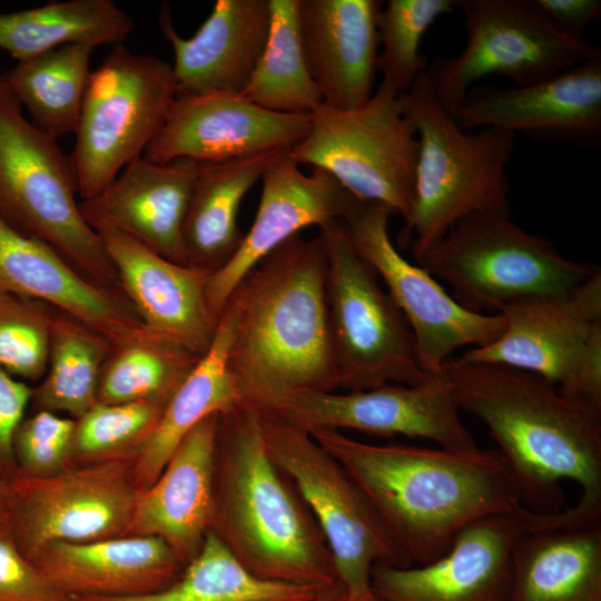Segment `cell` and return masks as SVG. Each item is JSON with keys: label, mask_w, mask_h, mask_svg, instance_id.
<instances>
[{"label": "cell", "mask_w": 601, "mask_h": 601, "mask_svg": "<svg viewBox=\"0 0 601 601\" xmlns=\"http://www.w3.org/2000/svg\"><path fill=\"white\" fill-rule=\"evenodd\" d=\"M353 477L411 564L431 563L459 534L522 504L496 450L371 444L343 432H307Z\"/></svg>", "instance_id": "obj_1"}, {"label": "cell", "mask_w": 601, "mask_h": 601, "mask_svg": "<svg viewBox=\"0 0 601 601\" xmlns=\"http://www.w3.org/2000/svg\"><path fill=\"white\" fill-rule=\"evenodd\" d=\"M437 375L460 412L487 428L534 513L562 510L563 480L582 490L577 506L601 511V408L561 393L544 378L499 364L451 357Z\"/></svg>", "instance_id": "obj_2"}, {"label": "cell", "mask_w": 601, "mask_h": 601, "mask_svg": "<svg viewBox=\"0 0 601 601\" xmlns=\"http://www.w3.org/2000/svg\"><path fill=\"white\" fill-rule=\"evenodd\" d=\"M326 272L321 234L312 239L297 234L230 295L235 322L227 363L243 405L273 413L293 395L339 388Z\"/></svg>", "instance_id": "obj_3"}, {"label": "cell", "mask_w": 601, "mask_h": 601, "mask_svg": "<svg viewBox=\"0 0 601 601\" xmlns=\"http://www.w3.org/2000/svg\"><path fill=\"white\" fill-rule=\"evenodd\" d=\"M210 530L255 577L322 588L338 580L323 532L269 456L258 411L219 415Z\"/></svg>", "instance_id": "obj_4"}, {"label": "cell", "mask_w": 601, "mask_h": 601, "mask_svg": "<svg viewBox=\"0 0 601 601\" xmlns=\"http://www.w3.org/2000/svg\"><path fill=\"white\" fill-rule=\"evenodd\" d=\"M398 97L418 141L412 205L398 237L415 258L471 214H510L506 166L515 135L462 129L435 97L426 71Z\"/></svg>", "instance_id": "obj_5"}, {"label": "cell", "mask_w": 601, "mask_h": 601, "mask_svg": "<svg viewBox=\"0 0 601 601\" xmlns=\"http://www.w3.org/2000/svg\"><path fill=\"white\" fill-rule=\"evenodd\" d=\"M70 157L37 127L0 75V215L55 249L91 283L122 294L98 234L85 220Z\"/></svg>", "instance_id": "obj_6"}, {"label": "cell", "mask_w": 601, "mask_h": 601, "mask_svg": "<svg viewBox=\"0 0 601 601\" xmlns=\"http://www.w3.org/2000/svg\"><path fill=\"white\" fill-rule=\"evenodd\" d=\"M469 311L500 314L532 297L565 293L599 267L561 255L504 213H474L414 258Z\"/></svg>", "instance_id": "obj_7"}, {"label": "cell", "mask_w": 601, "mask_h": 601, "mask_svg": "<svg viewBox=\"0 0 601 601\" xmlns=\"http://www.w3.org/2000/svg\"><path fill=\"white\" fill-rule=\"evenodd\" d=\"M176 97L171 63L114 46L90 73L69 155L81 200L98 195L144 155Z\"/></svg>", "instance_id": "obj_8"}, {"label": "cell", "mask_w": 601, "mask_h": 601, "mask_svg": "<svg viewBox=\"0 0 601 601\" xmlns=\"http://www.w3.org/2000/svg\"><path fill=\"white\" fill-rule=\"evenodd\" d=\"M319 229L326 250L328 318L339 388L362 391L428 381L434 375L420 365L405 316L355 250L342 220Z\"/></svg>", "instance_id": "obj_9"}, {"label": "cell", "mask_w": 601, "mask_h": 601, "mask_svg": "<svg viewBox=\"0 0 601 601\" xmlns=\"http://www.w3.org/2000/svg\"><path fill=\"white\" fill-rule=\"evenodd\" d=\"M259 414L266 450L319 525L349 601H363L373 593L375 564L411 566L342 464L306 431L276 414Z\"/></svg>", "instance_id": "obj_10"}, {"label": "cell", "mask_w": 601, "mask_h": 601, "mask_svg": "<svg viewBox=\"0 0 601 601\" xmlns=\"http://www.w3.org/2000/svg\"><path fill=\"white\" fill-rule=\"evenodd\" d=\"M398 96L381 82L356 108L322 105L289 155L298 165L329 173L357 200L384 205L405 219L413 199L418 141Z\"/></svg>", "instance_id": "obj_11"}, {"label": "cell", "mask_w": 601, "mask_h": 601, "mask_svg": "<svg viewBox=\"0 0 601 601\" xmlns=\"http://www.w3.org/2000/svg\"><path fill=\"white\" fill-rule=\"evenodd\" d=\"M456 8L464 14L466 46L426 69L435 97L451 112L484 77L530 86L601 56L593 43L558 29L531 0H457Z\"/></svg>", "instance_id": "obj_12"}, {"label": "cell", "mask_w": 601, "mask_h": 601, "mask_svg": "<svg viewBox=\"0 0 601 601\" xmlns=\"http://www.w3.org/2000/svg\"><path fill=\"white\" fill-rule=\"evenodd\" d=\"M503 333L459 358L533 373L561 393L601 408V270L556 295L513 303Z\"/></svg>", "instance_id": "obj_13"}, {"label": "cell", "mask_w": 601, "mask_h": 601, "mask_svg": "<svg viewBox=\"0 0 601 601\" xmlns=\"http://www.w3.org/2000/svg\"><path fill=\"white\" fill-rule=\"evenodd\" d=\"M9 486V530L28 560L52 542L129 535L140 492L129 459L76 465L41 477L13 475Z\"/></svg>", "instance_id": "obj_14"}, {"label": "cell", "mask_w": 601, "mask_h": 601, "mask_svg": "<svg viewBox=\"0 0 601 601\" xmlns=\"http://www.w3.org/2000/svg\"><path fill=\"white\" fill-rule=\"evenodd\" d=\"M391 215L384 205L357 200L342 223L357 254L382 278L405 316L422 370L436 375L456 349L494 342L505 319L466 309L422 266L408 262L391 240Z\"/></svg>", "instance_id": "obj_15"}, {"label": "cell", "mask_w": 601, "mask_h": 601, "mask_svg": "<svg viewBox=\"0 0 601 601\" xmlns=\"http://www.w3.org/2000/svg\"><path fill=\"white\" fill-rule=\"evenodd\" d=\"M449 388L436 374L416 384L362 390L307 392L284 401L276 414L306 432L328 428L421 437L452 450L479 447L460 416Z\"/></svg>", "instance_id": "obj_16"}, {"label": "cell", "mask_w": 601, "mask_h": 601, "mask_svg": "<svg viewBox=\"0 0 601 601\" xmlns=\"http://www.w3.org/2000/svg\"><path fill=\"white\" fill-rule=\"evenodd\" d=\"M451 114L464 130L494 128L595 148L601 141V56L534 85L470 90Z\"/></svg>", "instance_id": "obj_17"}, {"label": "cell", "mask_w": 601, "mask_h": 601, "mask_svg": "<svg viewBox=\"0 0 601 601\" xmlns=\"http://www.w3.org/2000/svg\"><path fill=\"white\" fill-rule=\"evenodd\" d=\"M311 118L267 110L242 93L177 95L142 156L158 164L180 158L218 162L290 149L307 135Z\"/></svg>", "instance_id": "obj_18"}, {"label": "cell", "mask_w": 601, "mask_h": 601, "mask_svg": "<svg viewBox=\"0 0 601 601\" xmlns=\"http://www.w3.org/2000/svg\"><path fill=\"white\" fill-rule=\"evenodd\" d=\"M260 179L250 229L234 256L207 278L206 298L216 319L235 288L264 257L306 227L342 220L357 201L326 170L312 167L311 175L303 174L289 149L273 156Z\"/></svg>", "instance_id": "obj_19"}, {"label": "cell", "mask_w": 601, "mask_h": 601, "mask_svg": "<svg viewBox=\"0 0 601 601\" xmlns=\"http://www.w3.org/2000/svg\"><path fill=\"white\" fill-rule=\"evenodd\" d=\"M519 528V509L479 520L431 563L375 564L371 589L383 601H510Z\"/></svg>", "instance_id": "obj_20"}, {"label": "cell", "mask_w": 601, "mask_h": 601, "mask_svg": "<svg viewBox=\"0 0 601 601\" xmlns=\"http://www.w3.org/2000/svg\"><path fill=\"white\" fill-rule=\"evenodd\" d=\"M510 601H601V511L519 508Z\"/></svg>", "instance_id": "obj_21"}, {"label": "cell", "mask_w": 601, "mask_h": 601, "mask_svg": "<svg viewBox=\"0 0 601 601\" xmlns=\"http://www.w3.org/2000/svg\"><path fill=\"white\" fill-rule=\"evenodd\" d=\"M96 233L142 325L154 335L203 356L218 324L206 298L209 273L171 262L118 230Z\"/></svg>", "instance_id": "obj_22"}, {"label": "cell", "mask_w": 601, "mask_h": 601, "mask_svg": "<svg viewBox=\"0 0 601 601\" xmlns=\"http://www.w3.org/2000/svg\"><path fill=\"white\" fill-rule=\"evenodd\" d=\"M0 294L43 302L96 331L114 349L151 335L125 295L91 283L49 245L1 215Z\"/></svg>", "instance_id": "obj_23"}, {"label": "cell", "mask_w": 601, "mask_h": 601, "mask_svg": "<svg viewBox=\"0 0 601 601\" xmlns=\"http://www.w3.org/2000/svg\"><path fill=\"white\" fill-rule=\"evenodd\" d=\"M198 167L186 158L158 164L141 156L98 195L80 200L81 214L95 231L118 230L185 265L183 227Z\"/></svg>", "instance_id": "obj_24"}, {"label": "cell", "mask_w": 601, "mask_h": 601, "mask_svg": "<svg viewBox=\"0 0 601 601\" xmlns=\"http://www.w3.org/2000/svg\"><path fill=\"white\" fill-rule=\"evenodd\" d=\"M380 0H298L306 63L323 105L353 109L373 95Z\"/></svg>", "instance_id": "obj_25"}, {"label": "cell", "mask_w": 601, "mask_h": 601, "mask_svg": "<svg viewBox=\"0 0 601 601\" xmlns=\"http://www.w3.org/2000/svg\"><path fill=\"white\" fill-rule=\"evenodd\" d=\"M269 18V0H217L196 33L183 38L162 3L158 21L174 52L177 95L242 93L264 50Z\"/></svg>", "instance_id": "obj_26"}, {"label": "cell", "mask_w": 601, "mask_h": 601, "mask_svg": "<svg viewBox=\"0 0 601 601\" xmlns=\"http://www.w3.org/2000/svg\"><path fill=\"white\" fill-rule=\"evenodd\" d=\"M219 415L183 439L157 480L140 490L134 511L129 535L161 539L186 565L211 526Z\"/></svg>", "instance_id": "obj_27"}, {"label": "cell", "mask_w": 601, "mask_h": 601, "mask_svg": "<svg viewBox=\"0 0 601 601\" xmlns=\"http://www.w3.org/2000/svg\"><path fill=\"white\" fill-rule=\"evenodd\" d=\"M29 561L59 590L77 599L154 593L173 584L186 566L161 539L137 535L52 542Z\"/></svg>", "instance_id": "obj_28"}, {"label": "cell", "mask_w": 601, "mask_h": 601, "mask_svg": "<svg viewBox=\"0 0 601 601\" xmlns=\"http://www.w3.org/2000/svg\"><path fill=\"white\" fill-rule=\"evenodd\" d=\"M234 322L235 305L229 298L210 347L173 393L157 424L130 460L139 490L157 480L179 443L197 424L243 405L227 363Z\"/></svg>", "instance_id": "obj_29"}, {"label": "cell", "mask_w": 601, "mask_h": 601, "mask_svg": "<svg viewBox=\"0 0 601 601\" xmlns=\"http://www.w3.org/2000/svg\"><path fill=\"white\" fill-rule=\"evenodd\" d=\"M279 150L199 162L183 227L185 265L211 274L234 256L244 238L237 224L242 200Z\"/></svg>", "instance_id": "obj_30"}, {"label": "cell", "mask_w": 601, "mask_h": 601, "mask_svg": "<svg viewBox=\"0 0 601 601\" xmlns=\"http://www.w3.org/2000/svg\"><path fill=\"white\" fill-rule=\"evenodd\" d=\"M134 29V19L112 0L49 1L0 12V49L20 62L70 43L117 46Z\"/></svg>", "instance_id": "obj_31"}, {"label": "cell", "mask_w": 601, "mask_h": 601, "mask_svg": "<svg viewBox=\"0 0 601 601\" xmlns=\"http://www.w3.org/2000/svg\"><path fill=\"white\" fill-rule=\"evenodd\" d=\"M93 49L65 45L17 62L1 75L30 120L57 140L77 129Z\"/></svg>", "instance_id": "obj_32"}, {"label": "cell", "mask_w": 601, "mask_h": 601, "mask_svg": "<svg viewBox=\"0 0 601 601\" xmlns=\"http://www.w3.org/2000/svg\"><path fill=\"white\" fill-rule=\"evenodd\" d=\"M112 349L96 331L53 308L47 370L31 400L35 411L73 420L85 414L97 402L101 370Z\"/></svg>", "instance_id": "obj_33"}, {"label": "cell", "mask_w": 601, "mask_h": 601, "mask_svg": "<svg viewBox=\"0 0 601 601\" xmlns=\"http://www.w3.org/2000/svg\"><path fill=\"white\" fill-rule=\"evenodd\" d=\"M319 588L259 579L209 530L197 555L169 587L132 597H83L78 601H313Z\"/></svg>", "instance_id": "obj_34"}, {"label": "cell", "mask_w": 601, "mask_h": 601, "mask_svg": "<svg viewBox=\"0 0 601 601\" xmlns=\"http://www.w3.org/2000/svg\"><path fill=\"white\" fill-rule=\"evenodd\" d=\"M269 13L264 50L242 95L270 111L313 114L323 99L303 50L298 0H269Z\"/></svg>", "instance_id": "obj_35"}, {"label": "cell", "mask_w": 601, "mask_h": 601, "mask_svg": "<svg viewBox=\"0 0 601 601\" xmlns=\"http://www.w3.org/2000/svg\"><path fill=\"white\" fill-rule=\"evenodd\" d=\"M200 357L154 334L112 349L101 370L97 402H168Z\"/></svg>", "instance_id": "obj_36"}, {"label": "cell", "mask_w": 601, "mask_h": 601, "mask_svg": "<svg viewBox=\"0 0 601 601\" xmlns=\"http://www.w3.org/2000/svg\"><path fill=\"white\" fill-rule=\"evenodd\" d=\"M456 7L457 0H390L382 8L377 29L383 50L376 62L382 82L398 95L408 90L428 67L420 53L424 33Z\"/></svg>", "instance_id": "obj_37"}, {"label": "cell", "mask_w": 601, "mask_h": 601, "mask_svg": "<svg viewBox=\"0 0 601 601\" xmlns=\"http://www.w3.org/2000/svg\"><path fill=\"white\" fill-rule=\"evenodd\" d=\"M166 404L162 401L96 402L76 420L71 466L116 459L131 460L157 424Z\"/></svg>", "instance_id": "obj_38"}, {"label": "cell", "mask_w": 601, "mask_h": 601, "mask_svg": "<svg viewBox=\"0 0 601 601\" xmlns=\"http://www.w3.org/2000/svg\"><path fill=\"white\" fill-rule=\"evenodd\" d=\"M53 308L11 294H0V368L21 381L43 377Z\"/></svg>", "instance_id": "obj_39"}, {"label": "cell", "mask_w": 601, "mask_h": 601, "mask_svg": "<svg viewBox=\"0 0 601 601\" xmlns=\"http://www.w3.org/2000/svg\"><path fill=\"white\" fill-rule=\"evenodd\" d=\"M75 424L76 420L48 411L23 417L12 441L16 475L41 477L71 467Z\"/></svg>", "instance_id": "obj_40"}, {"label": "cell", "mask_w": 601, "mask_h": 601, "mask_svg": "<svg viewBox=\"0 0 601 601\" xmlns=\"http://www.w3.org/2000/svg\"><path fill=\"white\" fill-rule=\"evenodd\" d=\"M0 601H78L52 584L0 526Z\"/></svg>", "instance_id": "obj_41"}, {"label": "cell", "mask_w": 601, "mask_h": 601, "mask_svg": "<svg viewBox=\"0 0 601 601\" xmlns=\"http://www.w3.org/2000/svg\"><path fill=\"white\" fill-rule=\"evenodd\" d=\"M33 388L0 368V474L10 480L17 474L13 434L31 403Z\"/></svg>", "instance_id": "obj_42"}, {"label": "cell", "mask_w": 601, "mask_h": 601, "mask_svg": "<svg viewBox=\"0 0 601 601\" xmlns=\"http://www.w3.org/2000/svg\"><path fill=\"white\" fill-rule=\"evenodd\" d=\"M562 32L582 38L583 31L600 20V0H531Z\"/></svg>", "instance_id": "obj_43"}, {"label": "cell", "mask_w": 601, "mask_h": 601, "mask_svg": "<svg viewBox=\"0 0 601 601\" xmlns=\"http://www.w3.org/2000/svg\"><path fill=\"white\" fill-rule=\"evenodd\" d=\"M313 601H349V598L341 581H336L319 588Z\"/></svg>", "instance_id": "obj_44"}, {"label": "cell", "mask_w": 601, "mask_h": 601, "mask_svg": "<svg viewBox=\"0 0 601 601\" xmlns=\"http://www.w3.org/2000/svg\"><path fill=\"white\" fill-rule=\"evenodd\" d=\"M11 513V493L9 480L0 474V526H9Z\"/></svg>", "instance_id": "obj_45"}, {"label": "cell", "mask_w": 601, "mask_h": 601, "mask_svg": "<svg viewBox=\"0 0 601 601\" xmlns=\"http://www.w3.org/2000/svg\"><path fill=\"white\" fill-rule=\"evenodd\" d=\"M363 601H383L382 599H380L376 594H374V592L365 600Z\"/></svg>", "instance_id": "obj_46"}]
</instances>
